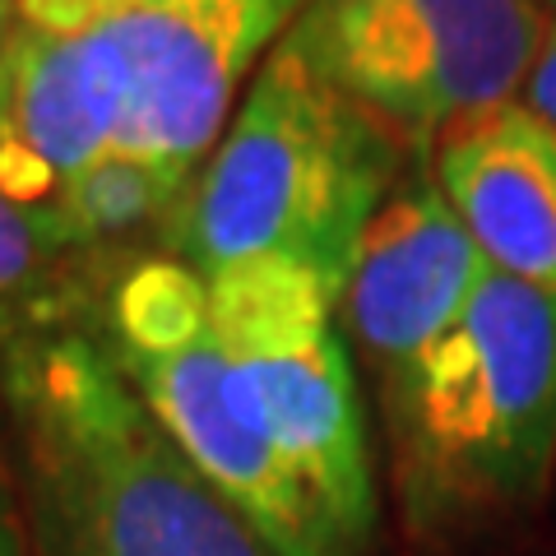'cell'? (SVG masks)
Instances as JSON below:
<instances>
[{
    "mask_svg": "<svg viewBox=\"0 0 556 556\" xmlns=\"http://www.w3.org/2000/svg\"><path fill=\"white\" fill-rule=\"evenodd\" d=\"M14 28H20L14 0H0V56H5V47H10V38H14Z\"/></svg>",
    "mask_w": 556,
    "mask_h": 556,
    "instance_id": "cell-16",
    "label": "cell"
},
{
    "mask_svg": "<svg viewBox=\"0 0 556 556\" xmlns=\"http://www.w3.org/2000/svg\"><path fill=\"white\" fill-rule=\"evenodd\" d=\"M404 153L283 33L163 237L200 278L278 255L339 292L362 228L404 177Z\"/></svg>",
    "mask_w": 556,
    "mask_h": 556,
    "instance_id": "cell-2",
    "label": "cell"
},
{
    "mask_svg": "<svg viewBox=\"0 0 556 556\" xmlns=\"http://www.w3.org/2000/svg\"><path fill=\"white\" fill-rule=\"evenodd\" d=\"M538 0H306L292 42L408 153L515 102L543 47Z\"/></svg>",
    "mask_w": 556,
    "mask_h": 556,
    "instance_id": "cell-4",
    "label": "cell"
},
{
    "mask_svg": "<svg viewBox=\"0 0 556 556\" xmlns=\"http://www.w3.org/2000/svg\"><path fill=\"white\" fill-rule=\"evenodd\" d=\"M519 102L556 130V20L543 33V47H538V56L529 65V79H525V89H519Z\"/></svg>",
    "mask_w": 556,
    "mask_h": 556,
    "instance_id": "cell-14",
    "label": "cell"
},
{
    "mask_svg": "<svg viewBox=\"0 0 556 556\" xmlns=\"http://www.w3.org/2000/svg\"><path fill=\"white\" fill-rule=\"evenodd\" d=\"M112 357L186 464L274 556H353L320 496L251 408L214 325L163 353L112 348Z\"/></svg>",
    "mask_w": 556,
    "mask_h": 556,
    "instance_id": "cell-7",
    "label": "cell"
},
{
    "mask_svg": "<svg viewBox=\"0 0 556 556\" xmlns=\"http://www.w3.org/2000/svg\"><path fill=\"white\" fill-rule=\"evenodd\" d=\"M302 5L306 0H159L102 20L98 33L121 65L112 153L195 181L228 130L237 93Z\"/></svg>",
    "mask_w": 556,
    "mask_h": 556,
    "instance_id": "cell-6",
    "label": "cell"
},
{
    "mask_svg": "<svg viewBox=\"0 0 556 556\" xmlns=\"http://www.w3.org/2000/svg\"><path fill=\"white\" fill-rule=\"evenodd\" d=\"M121 126V65L98 28H14L0 56V139H14L61 181L108 159Z\"/></svg>",
    "mask_w": 556,
    "mask_h": 556,
    "instance_id": "cell-10",
    "label": "cell"
},
{
    "mask_svg": "<svg viewBox=\"0 0 556 556\" xmlns=\"http://www.w3.org/2000/svg\"><path fill=\"white\" fill-rule=\"evenodd\" d=\"M33 556H274L153 422L108 339L61 316L0 339Z\"/></svg>",
    "mask_w": 556,
    "mask_h": 556,
    "instance_id": "cell-1",
    "label": "cell"
},
{
    "mask_svg": "<svg viewBox=\"0 0 556 556\" xmlns=\"http://www.w3.org/2000/svg\"><path fill=\"white\" fill-rule=\"evenodd\" d=\"M538 5H543V10H552V14H556V0H538Z\"/></svg>",
    "mask_w": 556,
    "mask_h": 556,
    "instance_id": "cell-17",
    "label": "cell"
},
{
    "mask_svg": "<svg viewBox=\"0 0 556 556\" xmlns=\"http://www.w3.org/2000/svg\"><path fill=\"white\" fill-rule=\"evenodd\" d=\"M486 255L450 208L437 172H404L362 228L339 316L386 380L408 371L486 283Z\"/></svg>",
    "mask_w": 556,
    "mask_h": 556,
    "instance_id": "cell-8",
    "label": "cell"
},
{
    "mask_svg": "<svg viewBox=\"0 0 556 556\" xmlns=\"http://www.w3.org/2000/svg\"><path fill=\"white\" fill-rule=\"evenodd\" d=\"M431 172L496 274L556 292V130L501 102L431 149Z\"/></svg>",
    "mask_w": 556,
    "mask_h": 556,
    "instance_id": "cell-9",
    "label": "cell"
},
{
    "mask_svg": "<svg viewBox=\"0 0 556 556\" xmlns=\"http://www.w3.org/2000/svg\"><path fill=\"white\" fill-rule=\"evenodd\" d=\"M84 247L65 208H28L0 186V302L28 316H61L42 298Z\"/></svg>",
    "mask_w": 556,
    "mask_h": 556,
    "instance_id": "cell-13",
    "label": "cell"
},
{
    "mask_svg": "<svg viewBox=\"0 0 556 556\" xmlns=\"http://www.w3.org/2000/svg\"><path fill=\"white\" fill-rule=\"evenodd\" d=\"M208 325V283L181 260H139L108 298V348L163 353Z\"/></svg>",
    "mask_w": 556,
    "mask_h": 556,
    "instance_id": "cell-12",
    "label": "cell"
},
{
    "mask_svg": "<svg viewBox=\"0 0 556 556\" xmlns=\"http://www.w3.org/2000/svg\"><path fill=\"white\" fill-rule=\"evenodd\" d=\"M390 417L417 529L533 510L556 468V292L492 269L459 320L390 380Z\"/></svg>",
    "mask_w": 556,
    "mask_h": 556,
    "instance_id": "cell-3",
    "label": "cell"
},
{
    "mask_svg": "<svg viewBox=\"0 0 556 556\" xmlns=\"http://www.w3.org/2000/svg\"><path fill=\"white\" fill-rule=\"evenodd\" d=\"M208 283V325L260 422L298 464L348 552L376 529V486L357 380L334 329L339 292L298 260H251Z\"/></svg>",
    "mask_w": 556,
    "mask_h": 556,
    "instance_id": "cell-5",
    "label": "cell"
},
{
    "mask_svg": "<svg viewBox=\"0 0 556 556\" xmlns=\"http://www.w3.org/2000/svg\"><path fill=\"white\" fill-rule=\"evenodd\" d=\"M186 177L167 167H153L144 159H126V153H108L93 167L61 186V208L65 223L75 228L79 247H108V241H126L135 232L167 223L186 200Z\"/></svg>",
    "mask_w": 556,
    "mask_h": 556,
    "instance_id": "cell-11",
    "label": "cell"
},
{
    "mask_svg": "<svg viewBox=\"0 0 556 556\" xmlns=\"http://www.w3.org/2000/svg\"><path fill=\"white\" fill-rule=\"evenodd\" d=\"M0 556H33L20 492H14V482L5 473H0Z\"/></svg>",
    "mask_w": 556,
    "mask_h": 556,
    "instance_id": "cell-15",
    "label": "cell"
}]
</instances>
